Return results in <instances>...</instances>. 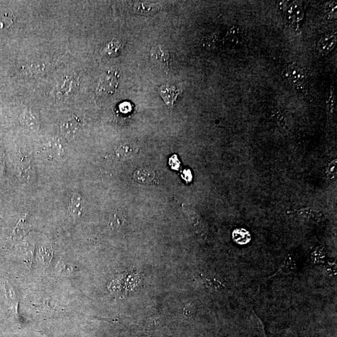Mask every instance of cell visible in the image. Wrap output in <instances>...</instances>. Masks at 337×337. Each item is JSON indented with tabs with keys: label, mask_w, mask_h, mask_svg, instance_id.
<instances>
[{
	"label": "cell",
	"mask_w": 337,
	"mask_h": 337,
	"mask_svg": "<svg viewBox=\"0 0 337 337\" xmlns=\"http://www.w3.org/2000/svg\"><path fill=\"white\" fill-rule=\"evenodd\" d=\"M155 172L151 168H138L133 174L134 181L140 184L149 185L152 183L155 179Z\"/></svg>",
	"instance_id": "9"
},
{
	"label": "cell",
	"mask_w": 337,
	"mask_h": 337,
	"mask_svg": "<svg viewBox=\"0 0 337 337\" xmlns=\"http://www.w3.org/2000/svg\"><path fill=\"white\" fill-rule=\"evenodd\" d=\"M84 201L83 197L78 193H75L70 197L69 202V210L73 216L79 217L83 214Z\"/></svg>",
	"instance_id": "8"
},
{
	"label": "cell",
	"mask_w": 337,
	"mask_h": 337,
	"mask_svg": "<svg viewBox=\"0 0 337 337\" xmlns=\"http://www.w3.org/2000/svg\"><path fill=\"white\" fill-rule=\"evenodd\" d=\"M119 77L116 72L108 71L101 75L97 88L98 96H110L116 92L118 86Z\"/></svg>",
	"instance_id": "1"
},
{
	"label": "cell",
	"mask_w": 337,
	"mask_h": 337,
	"mask_svg": "<svg viewBox=\"0 0 337 337\" xmlns=\"http://www.w3.org/2000/svg\"><path fill=\"white\" fill-rule=\"evenodd\" d=\"M49 150L53 155L58 156L63 153V147L58 141H52L50 143Z\"/></svg>",
	"instance_id": "20"
},
{
	"label": "cell",
	"mask_w": 337,
	"mask_h": 337,
	"mask_svg": "<svg viewBox=\"0 0 337 337\" xmlns=\"http://www.w3.org/2000/svg\"><path fill=\"white\" fill-rule=\"evenodd\" d=\"M81 128V124L77 117L72 116L65 119L61 124L60 130L64 136L72 138L76 136Z\"/></svg>",
	"instance_id": "6"
},
{
	"label": "cell",
	"mask_w": 337,
	"mask_h": 337,
	"mask_svg": "<svg viewBox=\"0 0 337 337\" xmlns=\"http://www.w3.org/2000/svg\"><path fill=\"white\" fill-rule=\"evenodd\" d=\"M282 75L286 81L297 86L303 85L307 79L303 69L295 64L288 66L283 71Z\"/></svg>",
	"instance_id": "3"
},
{
	"label": "cell",
	"mask_w": 337,
	"mask_h": 337,
	"mask_svg": "<svg viewBox=\"0 0 337 337\" xmlns=\"http://www.w3.org/2000/svg\"><path fill=\"white\" fill-rule=\"evenodd\" d=\"M20 121L22 125L30 130H37L39 127L38 117L32 110H27L24 112L20 117Z\"/></svg>",
	"instance_id": "10"
},
{
	"label": "cell",
	"mask_w": 337,
	"mask_h": 337,
	"mask_svg": "<svg viewBox=\"0 0 337 337\" xmlns=\"http://www.w3.org/2000/svg\"><path fill=\"white\" fill-rule=\"evenodd\" d=\"M124 216L121 212H117L113 214L110 219V225L114 229H119L123 225Z\"/></svg>",
	"instance_id": "16"
},
{
	"label": "cell",
	"mask_w": 337,
	"mask_h": 337,
	"mask_svg": "<svg viewBox=\"0 0 337 337\" xmlns=\"http://www.w3.org/2000/svg\"><path fill=\"white\" fill-rule=\"evenodd\" d=\"M181 92L180 89L170 84H163L159 89V93L166 105L171 108L174 106V103L176 100L177 96Z\"/></svg>",
	"instance_id": "4"
},
{
	"label": "cell",
	"mask_w": 337,
	"mask_h": 337,
	"mask_svg": "<svg viewBox=\"0 0 337 337\" xmlns=\"http://www.w3.org/2000/svg\"><path fill=\"white\" fill-rule=\"evenodd\" d=\"M203 283L206 285L209 286L210 287H212L217 290L223 289L225 287V282L216 278L206 279L203 281Z\"/></svg>",
	"instance_id": "18"
},
{
	"label": "cell",
	"mask_w": 337,
	"mask_h": 337,
	"mask_svg": "<svg viewBox=\"0 0 337 337\" xmlns=\"http://www.w3.org/2000/svg\"><path fill=\"white\" fill-rule=\"evenodd\" d=\"M137 149L134 144L125 143L119 145L116 150V154L118 158L125 160L134 157Z\"/></svg>",
	"instance_id": "12"
},
{
	"label": "cell",
	"mask_w": 337,
	"mask_h": 337,
	"mask_svg": "<svg viewBox=\"0 0 337 337\" xmlns=\"http://www.w3.org/2000/svg\"><path fill=\"white\" fill-rule=\"evenodd\" d=\"M233 240L240 245H244L249 243L251 236L250 233L244 229H237L232 233Z\"/></svg>",
	"instance_id": "15"
},
{
	"label": "cell",
	"mask_w": 337,
	"mask_h": 337,
	"mask_svg": "<svg viewBox=\"0 0 337 337\" xmlns=\"http://www.w3.org/2000/svg\"><path fill=\"white\" fill-rule=\"evenodd\" d=\"M289 8L287 11L289 17L295 20H299L301 15H302V10H301L300 6L297 4H294Z\"/></svg>",
	"instance_id": "19"
},
{
	"label": "cell",
	"mask_w": 337,
	"mask_h": 337,
	"mask_svg": "<svg viewBox=\"0 0 337 337\" xmlns=\"http://www.w3.org/2000/svg\"><path fill=\"white\" fill-rule=\"evenodd\" d=\"M77 86L78 82L76 77L73 76H66L62 79L58 88H57V96L62 98L70 96L76 92Z\"/></svg>",
	"instance_id": "5"
},
{
	"label": "cell",
	"mask_w": 337,
	"mask_h": 337,
	"mask_svg": "<svg viewBox=\"0 0 337 337\" xmlns=\"http://www.w3.org/2000/svg\"><path fill=\"white\" fill-rule=\"evenodd\" d=\"M297 270V267L295 262L292 261L290 257H287L281 263L278 270L275 273L273 276L269 277V279L274 278V277H281L282 276H287V275L293 274Z\"/></svg>",
	"instance_id": "11"
},
{
	"label": "cell",
	"mask_w": 337,
	"mask_h": 337,
	"mask_svg": "<svg viewBox=\"0 0 337 337\" xmlns=\"http://www.w3.org/2000/svg\"><path fill=\"white\" fill-rule=\"evenodd\" d=\"M124 43L123 41L118 39H113L109 42L107 46L104 49V54L110 57H116L119 56L123 50Z\"/></svg>",
	"instance_id": "14"
},
{
	"label": "cell",
	"mask_w": 337,
	"mask_h": 337,
	"mask_svg": "<svg viewBox=\"0 0 337 337\" xmlns=\"http://www.w3.org/2000/svg\"><path fill=\"white\" fill-rule=\"evenodd\" d=\"M44 265L48 266L50 264L51 261L53 258V250L52 248L46 247H41L39 250Z\"/></svg>",
	"instance_id": "17"
},
{
	"label": "cell",
	"mask_w": 337,
	"mask_h": 337,
	"mask_svg": "<svg viewBox=\"0 0 337 337\" xmlns=\"http://www.w3.org/2000/svg\"><path fill=\"white\" fill-rule=\"evenodd\" d=\"M4 291L8 304L10 309L13 310L15 315L18 314V307H19V298L17 294V290L12 283L8 281H4Z\"/></svg>",
	"instance_id": "7"
},
{
	"label": "cell",
	"mask_w": 337,
	"mask_h": 337,
	"mask_svg": "<svg viewBox=\"0 0 337 337\" xmlns=\"http://www.w3.org/2000/svg\"><path fill=\"white\" fill-rule=\"evenodd\" d=\"M242 37V34L240 31L238 29L234 28L230 30L229 33V41L233 44H236L239 43Z\"/></svg>",
	"instance_id": "21"
},
{
	"label": "cell",
	"mask_w": 337,
	"mask_h": 337,
	"mask_svg": "<svg viewBox=\"0 0 337 337\" xmlns=\"http://www.w3.org/2000/svg\"><path fill=\"white\" fill-rule=\"evenodd\" d=\"M337 42L336 35H327L319 41L317 44L319 52L323 54H327L333 50Z\"/></svg>",
	"instance_id": "13"
},
{
	"label": "cell",
	"mask_w": 337,
	"mask_h": 337,
	"mask_svg": "<svg viewBox=\"0 0 337 337\" xmlns=\"http://www.w3.org/2000/svg\"><path fill=\"white\" fill-rule=\"evenodd\" d=\"M150 58L153 63L158 66L163 72L166 73L169 72V52L161 44L153 46L150 50Z\"/></svg>",
	"instance_id": "2"
}]
</instances>
